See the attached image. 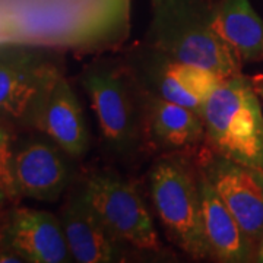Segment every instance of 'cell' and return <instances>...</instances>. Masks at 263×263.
<instances>
[{
    "instance_id": "cell-1",
    "label": "cell",
    "mask_w": 263,
    "mask_h": 263,
    "mask_svg": "<svg viewBox=\"0 0 263 263\" xmlns=\"http://www.w3.org/2000/svg\"><path fill=\"white\" fill-rule=\"evenodd\" d=\"M6 8L16 43L97 48L127 32L129 0H18Z\"/></svg>"
},
{
    "instance_id": "cell-2",
    "label": "cell",
    "mask_w": 263,
    "mask_h": 263,
    "mask_svg": "<svg viewBox=\"0 0 263 263\" xmlns=\"http://www.w3.org/2000/svg\"><path fill=\"white\" fill-rule=\"evenodd\" d=\"M145 43L221 78L241 73V60L215 28V0H151Z\"/></svg>"
},
{
    "instance_id": "cell-3",
    "label": "cell",
    "mask_w": 263,
    "mask_h": 263,
    "mask_svg": "<svg viewBox=\"0 0 263 263\" xmlns=\"http://www.w3.org/2000/svg\"><path fill=\"white\" fill-rule=\"evenodd\" d=\"M79 82L94 110L105 152L132 162L142 151V91L123 57H103L86 65Z\"/></svg>"
},
{
    "instance_id": "cell-4",
    "label": "cell",
    "mask_w": 263,
    "mask_h": 263,
    "mask_svg": "<svg viewBox=\"0 0 263 263\" xmlns=\"http://www.w3.org/2000/svg\"><path fill=\"white\" fill-rule=\"evenodd\" d=\"M146 189L170 240L196 260L211 257L193 154H160L146 173Z\"/></svg>"
},
{
    "instance_id": "cell-5",
    "label": "cell",
    "mask_w": 263,
    "mask_h": 263,
    "mask_svg": "<svg viewBox=\"0 0 263 263\" xmlns=\"http://www.w3.org/2000/svg\"><path fill=\"white\" fill-rule=\"evenodd\" d=\"M202 120L205 148L263 171V111L252 78H224L209 95Z\"/></svg>"
},
{
    "instance_id": "cell-6",
    "label": "cell",
    "mask_w": 263,
    "mask_h": 263,
    "mask_svg": "<svg viewBox=\"0 0 263 263\" xmlns=\"http://www.w3.org/2000/svg\"><path fill=\"white\" fill-rule=\"evenodd\" d=\"M63 70L44 47L0 44V114L31 129L43 101Z\"/></svg>"
},
{
    "instance_id": "cell-7",
    "label": "cell",
    "mask_w": 263,
    "mask_h": 263,
    "mask_svg": "<svg viewBox=\"0 0 263 263\" xmlns=\"http://www.w3.org/2000/svg\"><path fill=\"white\" fill-rule=\"evenodd\" d=\"M82 179L91 205L116 237L141 252L162 250L149 209L135 183L110 167L91 170Z\"/></svg>"
},
{
    "instance_id": "cell-8",
    "label": "cell",
    "mask_w": 263,
    "mask_h": 263,
    "mask_svg": "<svg viewBox=\"0 0 263 263\" xmlns=\"http://www.w3.org/2000/svg\"><path fill=\"white\" fill-rule=\"evenodd\" d=\"M142 92L184 105L202 116L209 95L224 79L214 72L189 65L149 44H136L123 56Z\"/></svg>"
},
{
    "instance_id": "cell-9",
    "label": "cell",
    "mask_w": 263,
    "mask_h": 263,
    "mask_svg": "<svg viewBox=\"0 0 263 263\" xmlns=\"http://www.w3.org/2000/svg\"><path fill=\"white\" fill-rule=\"evenodd\" d=\"M73 158L38 132L13 145L12 174L16 196L56 202L75 181Z\"/></svg>"
},
{
    "instance_id": "cell-10",
    "label": "cell",
    "mask_w": 263,
    "mask_h": 263,
    "mask_svg": "<svg viewBox=\"0 0 263 263\" xmlns=\"http://www.w3.org/2000/svg\"><path fill=\"white\" fill-rule=\"evenodd\" d=\"M192 154L246 235L259 247L263 237V171L221 157L203 145Z\"/></svg>"
},
{
    "instance_id": "cell-11",
    "label": "cell",
    "mask_w": 263,
    "mask_h": 263,
    "mask_svg": "<svg viewBox=\"0 0 263 263\" xmlns=\"http://www.w3.org/2000/svg\"><path fill=\"white\" fill-rule=\"evenodd\" d=\"M59 219L73 262H124L129 256L130 246L108 230L91 205L82 177L67 189Z\"/></svg>"
},
{
    "instance_id": "cell-12",
    "label": "cell",
    "mask_w": 263,
    "mask_h": 263,
    "mask_svg": "<svg viewBox=\"0 0 263 263\" xmlns=\"http://www.w3.org/2000/svg\"><path fill=\"white\" fill-rule=\"evenodd\" d=\"M0 246L27 263L73 262L60 219L47 211L13 208L0 227Z\"/></svg>"
},
{
    "instance_id": "cell-13",
    "label": "cell",
    "mask_w": 263,
    "mask_h": 263,
    "mask_svg": "<svg viewBox=\"0 0 263 263\" xmlns=\"http://www.w3.org/2000/svg\"><path fill=\"white\" fill-rule=\"evenodd\" d=\"M143 145L148 152H192L203 145L202 116L184 105L142 92Z\"/></svg>"
},
{
    "instance_id": "cell-14",
    "label": "cell",
    "mask_w": 263,
    "mask_h": 263,
    "mask_svg": "<svg viewBox=\"0 0 263 263\" xmlns=\"http://www.w3.org/2000/svg\"><path fill=\"white\" fill-rule=\"evenodd\" d=\"M31 129L53 139L73 160H81L88 154L89 129L79 98L65 75L59 76L48 91Z\"/></svg>"
},
{
    "instance_id": "cell-15",
    "label": "cell",
    "mask_w": 263,
    "mask_h": 263,
    "mask_svg": "<svg viewBox=\"0 0 263 263\" xmlns=\"http://www.w3.org/2000/svg\"><path fill=\"white\" fill-rule=\"evenodd\" d=\"M199 170V189L202 199L203 224L211 250V259L224 263L256 260L257 247L246 235L222 197L218 195L203 171Z\"/></svg>"
},
{
    "instance_id": "cell-16",
    "label": "cell",
    "mask_w": 263,
    "mask_h": 263,
    "mask_svg": "<svg viewBox=\"0 0 263 263\" xmlns=\"http://www.w3.org/2000/svg\"><path fill=\"white\" fill-rule=\"evenodd\" d=\"M215 28L245 62H263V21L249 0H215Z\"/></svg>"
},
{
    "instance_id": "cell-17",
    "label": "cell",
    "mask_w": 263,
    "mask_h": 263,
    "mask_svg": "<svg viewBox=\"0 0 263 263\" xmlns=\"http://www.w3.org/2000/svg\"><path fill=\"white\" fill-rule=\"evenodd\" d=\"M16 124L0 114V187L5 190L10 202L18 200L13 174H12V160H13V145H15V127Z\"/></svg>"
},
{
    "instance_id": "cell-18",
    "label": "cell",
    "mask_w": 263,
    "mask_h": 263,
    "mask_svg": "<svg viewBox=\"0 0 263 263\" xmlns=\"http://www.w3.org/2000/svg\"><path fill=\"white\" fill-rule=\"evenodd\" d=\"M3 43H16V32L6 5L0 3V44Z\"/></svg>"
},
{
    "instance_id": "cell-19",
    "label": "cell",
    "mask_w": 263,
    "mask_h": 263,
    "mask_svg": "<svg viewBox=\"0 0 263 263\" xmlns=\"http://www.w3.org/2000/svg\"><path fill=\"white\" fill-rule=\"evenodd\" d=\"M253 79V85H254V89H256V92L257 95L262 98L263 101V75H257L252 78Z\"/></svg>"
},
{
    "instance_id": "cell-20",
    "label": "cell",
    "mask_w": 263,
    "mask_h": 263,
    "mask_svg": "<svg viewBox=\"0 0 263 263\" xmlns=\"http://www.w3.org/2000/svg\"><path fill=\"white\" fill-rule=\"evenodd\" d=\"M256 262H262L263 263V237L259 243V247H257V253H256Z\"/></svg>"
},
{
    "instance_id": "cell-21",
    "label": "cell",
    "mask_w": 263,
    "mask_h": 263,
    "mask_svg": "<svg viewBox=\"0 0 263 263\" xmlns=\"http://www.w3.org/2000/svg\"><path fill=\"white\" fill-rule=\"evenodd\" d=\"M6 202H10L9 197H8V195L5 193V190L0 187V208L3 206V205H5Z\"/></svg>"
}]
</instances>
